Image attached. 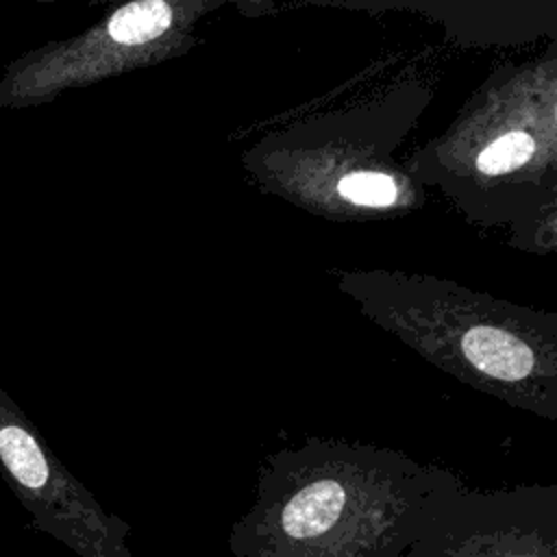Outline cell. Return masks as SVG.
Segmentation results:
<instances>
[{"label": "cell", "mask_w": 557, "mask_h": 557, "mask_svg": "<svg viewBox=\"0 0 557 557\" xmlns=\"http://www.w3.org/2000/svg\"><path fill=\"white\" fill-rule=\"evenodd\" d=\"M461 481L398 453L311 442L270 457L231 557H403Z\"/></svg>", "instance_id": "1"}, {"label": "cell", "mask_w": 557, "mask_h": 557, "mask_svg": "<svg viewBox=\"0 0 557 557\" xmlns=\"http://www.w3.org/2000/svg\"><path fill=\"white\" fill-rule=\"evenodd\" d=\"M403 557H557V487L446 492Z\"/></svg>", "instance_id": "2"}, {"label": "cell", "mask_w": 557, "mask_h": 557, "mask_svg": "<svg viewBox=\"0 0 557 557\" xmlns=\"http://www.w3.org/2000/svg\"><path fill=\"white\" fill-rule=\"evenodd\" d=\"M537 139L527 128H509L494 135L474 157V170L481 176H507L535 159Z\"/></svg>", "instance_id": "3"}, {"label": "cell", "mask_w": 557, "mask_h": 557, "mask_svg": "<svg viewBox=\"0 0 557 557\" xmlns=\"http://www.w3.org/2000/svg\"><path fill=\"white\" fill-rule=\"evenodd\" d=\"M337 196L355 207H392L398 202V183L376 170H355L337 181Z\"/></svg>", "instance_id": "4"}]
</instances>
